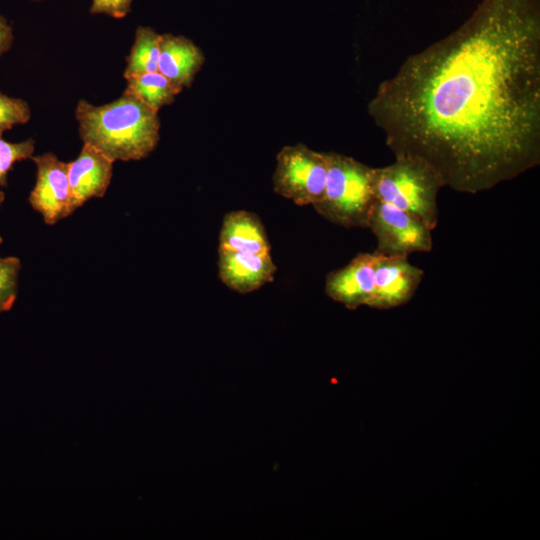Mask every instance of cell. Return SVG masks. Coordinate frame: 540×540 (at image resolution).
I'll return each mask as SVG.
<instances>
[{
	"mask_svg": "<svg viewBox=\"0 0 540 540\" xmlns=\"http://www.w3.org/2000/svg\"><path fill=\"white\" fill-rule=\"evenodd\" d=\"M394 156H418L445 187L476 194L540 163V1L483 0L410 55L368 104Z\"/></svg>",
	"mask_w": 540,
	"mask_h": 540,
	"instance_id": "obj_1",
	"label": "cell"
},
{
	"mask_svg": "<svg viewBox=\"0 0 540 540\" xmlns=\"http://www.w3.org/2000/svg\"><path fill=\"white\" fill-rule=\"evenodd\" d=\"M75 115L84 144L113 162L143 159L159 141L158 111L130 94L101 106L81 100Z\"/></svg>",
	"mask_w": 540,
	"mask_h": 540,
	"instance_id": "obj_2",
	"label": "cell"
},
{
	"mask_svg": "<svg viewBox=\"0 0 540 540\" xmlns=\"http://www.w3.org/2000/svg\"><path fill=\"white\" fill-rule=\"evenodd\" d=\"M373 186L377 199L410 213L432 231L437 227V198L445 183L426 160L412 155L395 156L391 164L374 168Z\"/></svg>",
	"mask_w": 540,
	"mask_h": 540,
	"instance_id": "obj_3",
	"label": "cell"
},
{
	"mask_svg": "<svg viewBox=\"0 0 540 540\" xmlns=\"http://www.w3.org/2000/svg\"><path fill=\"white\" fill-rule=\"evenodd\" d=\"M327 175L324 194L314 209L329 222L346 228H367L376 200L374 167L353 157L325 152Z\"/></svg>",
	"mask_w": 540,
	"mask_h": 540,
	"instance_id": "obj_4",
	"label": "cell"
},
{
	"mask_svg": "<svg viewBox=\"0 0 540 540\" xmlns=\"http://www.w3.org/2000/svg\"><path fill=\"white\" fill-rule=\"evenodd\" d=\"M276 160L273 187L277 194L298 206H314L321 200L327 175L325 152L299 143L283 147Z\"/></svg>",
	"mask_w": 540,
	"mask_h": 540,
	"instance_id": "obj_5",
	"label": "cell"
},
{
	"mask_svg": "<svg viewBox=\"0 0 540 540\" xmlns=\"http://www.w3.org/2000/svg\"><path fill=\"white\" fill-rule=\"evenodd\" d=\"M367 228L376 238L374 252L378 255L408 257L433 248L431 229L410 213L377 198Z\"/></svg>",
	"mask_w": 540,
	"mask_h": 540,
	"instance_id": "obj_6",
	"label": "cell"
},
{
	"mask_svg": "<svg viewBox=\"0 0 540 540\" xmlns=\"http://www.w3.org/2000/svg\"><path fill=\"white\" fill-rule=\"evenodd\" d=\"M31 159L36 165V183L29 195V203L42 215L46 224L53 225L73 213L68 163L53 153L32 156Z\"/></svg>",
	"mask_w": 540,
	"mask_h": 540,
	"instance_id": "obj_7",
	"label": "cell"
},
{
	"mask_svg": "<svg viewBox=\"0 0 540 540\" xmlns=\"http://www.w3.org/2000/svg\"><path fill=\"white\" fill-rule=\"evenodd\" d=\"M424 272L406 256L377 254L374 287L367 306L380 310L408 303L422 282Z\"/></svg>",
	"mask_w": 540,
	"mask_h": 540,
	"instance_id": "obj_8",
	"label": "cell"
},
{
	"mask_svg": "<svg viewBox=\"0 0 540 540\" xmlns=\"http://www.w3.org/2000/svg\"><path fill=\"white\" fill-rule=\"evenodd\" d=\"M377 254L358 253L347 265L330 272L325 292L349 310L368 305L374 287Z\"/></svg>",
	"mask_w": 540,
	"mask_h": 540,
	"instance_id": "obj_9",
	"label": "cell"
},
{
	"mask_svg": "<svg viewBox=\"0 0 540 540\" xmlns=\"http://www.w3.org/2000/svg\"><path fill=\"white\" fill-rule=\"evenodd\" d=\"M113 163L103 153L88 144H84L79 156L68 163L73 212L89 199L104 196L112 178Z\"/></svg>",
	"mask_w": 540,
	"mask_h": 540,
	"instance_id": "obj_10",
	"label": "cell"
},
{
	"mask_svg": "<svg viewBox=\"0 0 540 540\" xmlns=\"http://www.w3.org/2000/svg\"><path fill=\"white\" fill-rule=\"evenodd\" d=\"M218 270L221 281L241 293L253 292L271 282L277 270L270 253H246L219 249Z\"/></svg>",
	"mask_w": 540,
	"mask_h": 540,
	"instance_id": "obj_11",
	"label": "cell"
},
{
	"mask_svg": "<svg viewBox=\"0 0 540 540\" xmlns=\"http://www.w3.org/2000/svg\"><path fill=\"white\" fill-rule=\"evenodd\" d=\"M204 62L198 46L184 36L162 34L158 71L180 92L189 87Z\"/></svg>",
	"mask_w": 540,
	"mask_h": 540,
	"instance_id": "obj_12",
	"label": "cell"
},
{
	"mask_svg": "<svg viewBox=\"0 0 540 540\" xmlns=\"http://www.w3.org/2000/svg\"><path fill=\"white\" fill-rule=\"evenodd\" d=\"M219 249L246 253H270V244L259 217L238 210L227 213L219 234Z\"/></svg>",
	"mask_w": 540,
	"mask_h": 540,
	"instance_id": "obj_13",
	"label": "cell"
},
{
	"mask_svg": "<svg viewBox=\"0 0 540 540\" xmlns=\"http://www.w3.org/2000/svg\"><path fill=\"white\" fill-rule=\"evenodd\" d=\"M160 36L150 27H138L123 73L125 79L158 71Z\"/></svg>",
	"mask_w": 540,
	"mask_h": 540,
	"instance_id": "obj_14",
	"label": "cell"
},
{
	"mask_svg": "<svg viewBox=\"0 0 540 540\" xmlns=\"http://www.w3.org/2000/svg\"><path fill=\"white\" fill-rule=\"evenodd\" d=\"M127 80L124 91L156 111L171 104L180 91L159 71L135 76Z\"/></svg>",
	"mask_w": 540,
	"mask_h": 540,
	"instance_id": "obj_15",
	"label": "cell"
},
{
	"mask_svg": "<svg viewBox=\"0 0 540 540\" xmlns=\"http://www.w3.org/2000/svg\"><path fill=\"white\" fill-rule=\"evenodd\" d=\"M21 264L16 257H0V313L12 308Z\"/></svg>",
	"mask_w": 540,
	"mask_h": 540,
	"instance_id": "obj_16",
	"label": "cell"
},
{
	"mask_svg": "<svg viewBox=\"0 0 540 540\" xmlns=\"http://www.w3.org/2000/svg\"><path fill=\"white\" fill-rule=\"evenodd\" d=\"M34 152L32 139L11 143L0 137V185L6 186L7 174L17 161L31 158Z\"/></svg>",
	"mask_w": 540,
	"mask_h": 540,
	"instance_id": "obj_17",
	"label": "cell"
},
{
	"mask_svg": "<svg viewBox=\"0 0 540 540\" xmlns=\"http://www.w3.org/2000/svg\"><path fill=\"white\" fill-rule=\"evenodd\" d=\"M31 117L26 101L9 97L0 91V137L3 132L18 124H25Z\"/></svg>",
	"mask_w": 540,
	"mask_h": 540,
	"instance_id": "obj_18",
	"label": "cell"
},
{
	"mask_svg": "<svg viewBox=\"0 0 540 540\" xmlns=\"http://www.w3.org/2000/svg\"><path fill=\"white\" fill-rule=\"evenodd\" d=\"M131 3L132 0H92L90 12L123 18L130 12Z\"/></svg>",
	"mask_w": 540,
	"mask_h": 540,
	"instance_id": "obj_19",
	"label": "cell"
},
{
	"mask_svg": "<svg viewBox=\"0 0 540 540\" xmlns=\"http://www.w3.org/2000/svg\"><path fill=\"white\" fill-rule=\"evenodd\" d=\"M13 31L7 20L0 14V57L12 46Z\"/></svg>",
	"mask_w": 540,
	"mask_h": 540,
	"instance_id": "obj_20",
	"label": "cell"
},
{
	"mask_svg": "<svg viewBox=\"0 0 540 540\" xmlns=\"http://www.w3.org/2000/svg\"><path fill=\"white\" fill-rule=\"evenodd\" d=\"M4 199H5V194L3 191H0V206L2 205V203L4 202ZM2 243V238L0 237V244Z\"/></svg>",
	"mask_w": 540,
	"mask_h": 540,
	"instance_id": "obj_21",
	"label": "cell"
},
{
	"mask_svg": "<svg viewBox=\"0 0 540 540\" xmlns=\"http://www.w3.org/2000/svg\"><path fill=\"white\" fill-rule=\"evenodd\" d=\"M34 1H38V0H34Z\"/></svg>",
	"mask_w": 540,
	"mask_h": 540,
	"instance_id": "obj_22",
	"label": "cell"
}]
</instances>
